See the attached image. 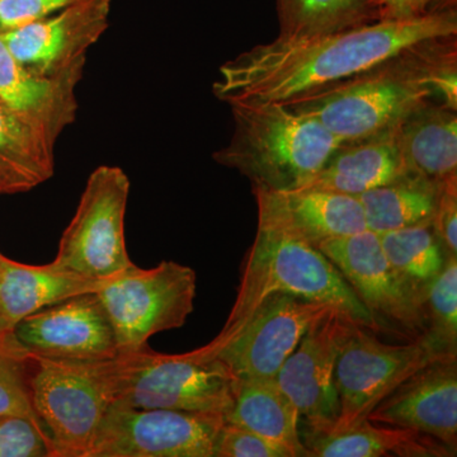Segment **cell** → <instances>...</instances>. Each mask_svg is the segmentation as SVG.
<instances>
[{
	"mask_svg": "<svg viewBox=\"0 0 457 457\" xmlns=\"http://www.w3.org/2000/svg\"><path fill=\"white\" fill-rule=\"evenodd\" d=\"M457 37V9L416 20H375L306 40H276L219 69L225 104H290L345 82L432 42Z\"/></svg>",
	"mask_w": 457,
	"mask_h": 457,
	"instance_id": "1",
	"label": "cell"
},
{
	"mask_svg": "<svg viewBox=\"0 0 457 457\" xmlns=\"http://www.w3.org/2000/svg\"><path fill=\"white\" fill-rule=\"evenodd\" d=\"M409 171L433 182L457 177V108L432 102L409 113L398 126Z\"/></svg>",
	"mask_w": 457,
	"mask_h": 457,
	"instance_id": "22",
	"label": "cell"
},
{
	"mask_svg": "<svg viewBox=\"0 0 457 457\" xmlns=\"http://www.w3.org/2000/svg\"><path fill=\"white\" fill-rule=\"evenodd\" d=\"M55 173V150L0 102V177L12 194L31 191Z\"/></svg>",
	"mask_w": 457,
	"mask_h": 457,
	"instance_id": "25",
	"label": "cell"
},
{
	"mask_svg": "<svg viewBox=\"0 0 457 457\" xmlns=\"http://www.w3.org/2000/svg\"><path fill=\"white\" fill-rule=\"evenodd\" d=\"M432 102L457 108V37L432 42L286 106L350 143L392 129Z\"/></svg>",
	"mask_w": 457,
	"mask_h": 457,
	"instance_id": "2",
	"label": "cell"
},
{
	"mask_svg": "<svg viewBox=\"0 0 457 457\" xmlns=\"http://www.w3.org/2000/svg\"><path fill=\"white\" fill-rule=\"evenodd\" d=\"M423 337L438 353L457 356V254L447 253L440 275L427 288Z\"/></svg>",
	"mask_w": 457,
	"mask_h": 457,
	"instance_id": "28",
	"label": "cell"
},
{
	"mask_svg": "<svg viewBox=\"0 0 457 457\" xmlns=\"http://www.w3.org/2000/svg\"><path fill=\"white\" fill-rule=\"evenodd\" d=\"M442 357L449 356L438 353L423 335L408 345H387L369 328L354 324L337 359L338 417L328 432L359 425L409 376Z\"/></svg>",
	"mask_w": 457,
	"mask_h": 457,
	"instance_id": "9",
	"label": "cell"
},
{
	"mask_svg": "<svg viewBox=\"0 0 457 457\" xmlns=\"http://www.w3.org/2000/svg\"><path fill=\"white\" fill-rule=\"evenodd\" d=\"M332 309L337 308L327 303L272 294L228 338L212 339L201 348L221 360L237 378H276L309 328Z\"/></svg>",
	"mask_w": 457,
	"mask_h": 457,
	"instance_id": "11",
	"label": "cell"
},
{
	"mask_svg": "<svg viewBox=\"0 0 457 457\" xmlns=\"http://www.w3.org/2000/svg\"><path fill=\"white\" fill-rule=\"evenodd\" d=\"M32 356L33 409L53 457H88L108 409L116 402L117 360L68 361Z\"/></svg>",
	"mask_w": 457,
	"mask_h": 457,
	"instance_id": "5",
	"label": "cell"
},
{
	"mask_svg": "<svg viewBox=\"0 0 457 457\" xmlns=\"http://www.w3.org/2000/svg\"><path fill=\"white\" fill-rule=\"evenodd\" d=\"M398 126L366 139L342 143L302 188L359 197L370 189L407 176L411 171L400 146Z\"/></svg>",
	"mask_w": 457,
	"mask_h": 457,
	"instance_id": "19",
	"label": "cell"
},
{
	"mask_svg": "<svg viewBox=\"0 0 457 457\" xmlns=\"http://www.w3.org/2000/svg\"><path fill=\"white\" fill-rule=\"evenodd\" d=\"M278 40L297 41L378 20L369 0H276Z\"/></svg>",
	"mask_w": 457,
	"mask_h": 457,
	"instance_id": "27",
	"label": "cell"
},
{
	"mask_svg": "<svg viewBox=\"0 0 457 457\" xmlns=\"http://www.w3.org/2000/svg\"><path fill=\"white\" fill-rule=\"evenodd\" d=\"M258 210V228L317 246L366 230L359 198L318 188L290 191H253Z\"/></svg>",
	"mask_w": 457,
	"mask_h": 457,
	"instance_id": "17",
	"label": "cell"
},
{
	"mask_svg": "<svg viewBox=\"0 0 457 457\" xmlns=\"http://www.w3.org/2000/svg\"><path fill=\"white\" fill-rule=\"evenodd\" d=\"M0 457H53L49 436L29 418L0 414Z\"/></svg>",
	"mask_w": 457,
	"mask_h": 457,
	"instance_id": "30",
	"label": "cell"
},
{
	"mask_svg": "<svg viewBox=\"0 0 457 457\" xmlns=\"http://www.w3.org/2000/svg\"><path fill=\"white\" fill-rule=\"evenodd\" d=\"M390 266L425 308L427 288L440 275L447 253L432 224L378 234Z\"/></svg>",
	"mask_w": 457,
	"mask_h": 457,
	"instance_id": "26",
	"label": "cell"
},
{
	"mask_svg": "<svg viewBox=\"0 0 457 457\" xmlns=\"http://www.w3.org/2000/svg\"><path fill=\"white\" fill-rule=\"evenodd\" d=\"M2 195H12V189L9 187L8 183L5 182V179L0 177V196Z\"/></svg>",
	"mask_w": 457,
	"mask_h": 457,
	"instance_id": "35",
	"label": "cell"
},
{
	"mask_svg": "<svg viewBox=\"0 0 457 457\" xmlns=\"http://www.w3.org/2000/svg\"><path fill=\"white\" fill-rule=\"evenodd\" d=\"M213 457H288V453L257 433L224 422Z\"/></svg>",
	"mask_w": 457,
	"mask_h": 457,
	"instance_id": "31",
	"label": "cell"
},
{
	"mask_svg": "<svg viewBox=\"0 0 457 457\" xmlns=\"http://www.w3.org/2000/svg\"><path fill=\"white\" fill-rule=\"evenodd\" d=\"M197 276L163 261L153 269L131 266L97 291L120 353L139 350L150 337L185 326L194 312Z\"/></svg>",
	"mask_w": 457,
	"mask_h": 457,
	"instance_id": "7",
	"label": "cell"
},
{
	"mask_svg": "<svg viewBox=\"0 0 457 457\" xmlns=\"http://www.w3.org/2000/svg\"><path fill=\"white\" fill-rule=\"evenodd\" d=\"M13 335L29 354L68 361H104L120 353L97 293L69 297L29 315Z\"/></svg>",
	"mask_w": 457,
	"mask_h": 457,
	"instance_id": "15",
	"label": "cell"
},
{
	"mask_svg": "<svg viewBox=\"0 0 457 457\" xmlns=\"http://www.w3.org/2000/svg\"><path fill=\"white\" fill-rule=\"evenodd\" d=\"M347 314L332 309L303 335L286 360L276 381L294 403L308 433L329 431L338 417L335 384L337 359L354 326Z\"/></svg>",
	"mask_w": 457,
	"mask_h": 457,
	"instance_id": "12",
	"label": "cell"
},
{
	"mask_svg": "<svg viewBox=\"0 0 457 457\" xmlns=\"http://www.w3.org/2000/svg\"><path fill=\"white\" fill-rule=\"evenodd\" d=\"M82 0H0V33L49 17Z\"/></svg>",
	"mask_w": 457,
	"mask_h": 457,
	"instance_id": "32",
	"label": "cell"
},
{
	"mask_svg": "<svg viewBox=\"0 0 457 457\" xmlns=\"http://www.w3.org/2000/svg\"><path fill=\"white\" fill-rule=\"evenodd\" d=\"M32 363L13 332H0V414L29 418L45 429L32 405Z\"/></svg>",
	"mask_w": 457,
	"mask_h": 457,
	"instance_id": "29",
	"label": "cell"
},
{
	"mask_svg": "<svg viewBox=\"0 0 457 457\" xmlns=\"http://www.w3.org/2000/svg\"><path fill=\"white\" fill-rule=\"evenodd\" d=\"M84 69L60 75L35 73L11 55L0 37V102L55 150L56 141L75 121V89Z\"/></svg>",
	"mask_w": 457,
	"mask_h": 457,
	"instance_id": "18",
	"label": "cell"
},
{
	"mask_svg": "<svg viewBox=\"0 0 457 457\" xmlns=\"http://www.w3.org/2000/svg\"><path fill=\"white\" fill-rule=\"evenodd\" d=\"M276 293L329 303L372 332L383 328L335 263L317 246L270 228H257L253 245L243 261L236 302L213 341L228 338L262 300Z\"/></svg>",
	"mask_w": 457,
	"mask_h": 457,
	"instance_id": "4",
	"label": "cell"
},
{
	"mask_svg": "<svg viewBox=\"0 0 457 457\" xmlns=\"http://www.w3.org/2000/svg\"><path fill=\"white\" fill-rule=\"evenodd\" d=\"M342 273L378 323L392 320L411 335L426 332L425 308L385 257L378 234L366 230L317 245Z\"/></svg>",
	"mask_w": 457,
	"mask_h": 457,
	"instance_id": "14",
	"label": "cell"
},
{
	"mask_svg": "<svg viewBox=\"0 0 457 457\" xmlns=\"http://www.w3.org/2000/svg\"><path fill=\"white\" fill-rule=\"evenodd\" d=\"M116 402L131 408L228 413L237 378L218 357L203 348L165 354L144 345L119 353Z\"/></svg>",
	"mask_w": 457,
	"mask_h": 457,
	"instance_id": "6",
	"label": "cell"
},
{
	"mask_svg": "<svg viewBox=\"0 0 457 457\" xmlns=\"http://www.w3.org/2000/svg\"><path fill=\"white\" fill-rule=\"evenodd\" d=\"M129 195L130 179L121 168L93 170L53 263L93 281H108L134 266L125 237Z\"/></svg>",
	"mask_w": 457,
	"mask_h": 457,
	"instance_id": "8",
	"label": "cell"
},
{
	"mask_svg": "<svg viewBox=\"0 0 457 457\" xmlns=\"http://www.w3.org/2000/svg\"><path fill=\"white\" fill-rule=\"evenodd\" d=\"M234 132L213 154L216 163L239 171L261 191L302 188L341 145L311 116L282 104H231Z\"/></svg>",
	"mask_w": 457,
	"mask_h": 457,
	"instance_id": "3",
	"label": "cell"
},
{
	"mask_svg": "<svg viewBox=\"0 0 457 457\" xmlns=\"http://www.w3.org/2000/svg\"><path fill=\"white\" fill-rule=\"evenodd\" d=\"M376 425L426 433L457 451V356L423 366L366 417Z\"/></svg>",
	"mask_w": 457,
	"mask_h": 457,
	"instance_id": "16",
	"label": "cell"
},
{
	"mask_svg": "<svg viewBox=\"0 0 457 457\" xmlns=\"http://www.w3.org/2000/svg\"><path fill=\"white\" fill-rule=\"evenodd\" d=\"M225 422L257 433L288 457H311L300 433V416L276 378H237Z\"/></svg>",
	"mask_w": 457,
	"mask_h": 457,
	"instance_id": "21",
	"label": "cell"
},
{
	"mask_svg": "<svg viewBox=\"0 0 457 457\" xmlns=\"http://www.w3.org/2000/svg\"><path fill=\"white\" fill-rule=\"evenodd\" d=\"M432 227L446 251L457 254V177L442 183Z\"/></svg>",
	"mask_w": 457,
	"mask_h": 457,
	"instance_id": "34",
	"label": "cell"
},
{
	"mask_svg": "<svg viewBox=\"0 0 457 457\" xmlns=\"http://www.w3.org/2000/svg\"><path fill=\"white\" fill-rule=\"evenodd\" d=\"M113 0H82L49 17L0 33L11 55L29 71L60 75L84 69L87 53L108 29Z\"/></svg>",
	"mask_w": 457,
	"mask_h": 457,
	"instance_id": "13",
	"label": "cell"
},
{
	"mask_svg": "<svg viewBox=\"0 0 457 457\" xmlns=\"http://www.w3.org/2000/svg\"><path fill=\"white\" fill-rule=\"evenodd\" d=\"M378 20H416L457 9V0H369Z\"/></svg>",
	"mask_w": 457,
	"mask_h": 457,
	"instance_id": "33",
	"label": "cell"
},
{
	"mask_svg": "<svg viewBox=\"0 0 457 457\" xmlns=\"http://www.w3.org/2000/svg\"><path fill=\"white\" fill-rule=\"evenodd\" d=\"M442 183L433 182L417 174L360 195L366 228L376 234L399 228L432 224L440 198Z\"/></svg>",
	"mask_w": 457,
	"mask_h": 457,
	"instance_id": "24",
	"label": "cell"
},
{
	"mask_svg": "<svg viewBox=\"0 0 457 457\" xmlns=\"http://www.w3.org/2000/svg\"><path fill=\"white\" fill-rule=\"evenodd\" d=\"M224 422L219 413L113 404L88 457H213Z\"/></svg>",
	"mask_w": 457,
	"mask_h": 457,
	"instance_id": "10",
	"label": "cell"
},
{
	"mask_svg": "<svg viewBox=\"0 0 457 457\" xmlns=\"http://www.w3.org/2000/svg\"><path fill=\"white\" fill-rule=\"evenodd\" d=\"M111 279L93 281L59 269L53 262L29 266L0 253V332H13L22 319L46 306L77 295L97 293Z\"/></svg>",
	"mask_w": 457,
	"mask_h": 457,
	"instance_id": "20",
	"label": "cell"
},
{
	"mask_svg": "<svg viewBox=\"0 0 457 457\" xmlns=\"http://www.w3.org/2000/svg\"><path fill=\"white\" fill-rule=\"evenodd\" d=\"M303 442L311 457L456 456L455 451L426 433L380 427L368 420L345 431L306 433Z\"/></svg>",
	"mask_w": 457,
	"mask_h": 457,
	"instance_id": "23",
	"label": "cell"
}]
</instances>
